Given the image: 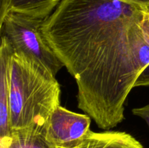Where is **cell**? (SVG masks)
Masks as SVG:
<instances>
[{
    "label": "cell",
    "mask_w": 149,
    "mask_h": 148,
    "mask_svg": "<svg viewBox=\"0 0 149 148\" xmlns=\"http://www.w3.org/2000/svg\"><path fill=\"white\" fill-rule=\"evenodd\" d=\"M148 1L62 0L42 25L77 83L78 107L103 130L125 120L135 87L149 86V45L141 22Z\"/></svg>",
    "instance_id": "1"
},
{
    "label": "cell",
    "mask_w": 149,
    "mask_h": 148,
    "mask_svg": "<svg viewBox=\"0 0 149 148\" xmlns=\"http://www.w3.org/2000/svg\"><path fill=\"white\" fill-rule=\"evenodd\" d=\"M10 124L12 130L45 129L61 105V86L49 70L35 59L13 51L8 67Z\"/></svg>",
    "instance_id": "2"
},
{
    "label": "cell",
    "mask_w": 149,
    "mask_h": 148,
    "mask_svg": "<svg viewBox=\"0 0 149 148\" xmlns=\"http://www.w3.org/2000/svg\"><path fill=\"white\" fill-rule=\"evenodd\" d=\"M45 20L9 12L0 22V32L1 36L7 38L14 52L40 62L56 75L64 66L42 33V25Z\"/></svg>",
    "instance_id": "3"
},
{
    "label": "cell",
    "mask_w": 149,
    "mask_h": 148,
    "mask_svg": "<svg viewBox=\"0 0 149 148\" xmlns=\"http://www.w3.org/2000/svg\"><path fill=\"white\" fill-rule=\"evenodd\" d=\"M91 118L59 105L45 126L46 139L54 147H76L90 131Z\"/></svg>",
    "instance_id": "4"
},
{
    "label": "cell",
    "mask_w": 149,
    "mask_h": 148,
    "mask_svg": "<svg viewBox=\"0 0 149 148\" xmlns=\"http://www.w3.org/2000/svg\"><path fill=\"white\" fill-rule=\"evenodd\" d=\"M13 52L7 39L1 36L0 46V141L9 138L11 134L9 107L8 67Z\"/></svg>",
    "instance_id": "5"
},
{
    "label": "cell",
    "mask_w": 149,
    "mask_h": 148,
    "mask_svg": "<svg viewBox=\"0 0 149 148\" xmlns=\"http://www.w3.org/2000/svg\"><path fill=\"white\" fill-rule=\"evenodd\" d=\"M78 148H143L139 141L123 131H90Z\"/></svg>",
    "instance_id": "6"
},
{
    "label": "cell",
    "mask_w": 149,
    "mask_h": 148,
    "mask_svg": "<svg viewBox=\"0 0 149 148\" xmlns=\"http://www.w3.org/2000/svg\"><path fill=\"white\" fill-rule=\"evenodd\" d=\"M0 148H55L46 139L45 129L30 127L11 131L9 138L0 141Z\"/></svg>",
    "instance_id": "7"
},
{
    "label": "cell",
    "mask_w": 149,
    "mask_h": 148,
    "mask_svg": "<svg viewBox=\"0 0 149 148\" xmlns=\"http://www.w3.org/2000/svg\"><path fill=\"white\" fill-rule=\"evenodd\" d=\"M62 0H8L5 15L15 12L37 18L47 19ZM5 17V16H4Z\"/></svg>",
    "instance_id": "8"
},
{
    "label": "cell",
    "mask_w": 149,
    "mask_h": 148,
    "mask_svg": "<svg viewBox=\"0 0 149 148\" xmlns=\"http://www.w3.org/2000/svg\"><path fill=\"white\" fill-rule=\"evenodd\" d=\"M132 112L133 115L143 119L149 126V104L143 106V107L133 108L132 110Z\"/></svg>",
    "instance_id": "9"
},
{
    "label": "cell",
    "mask_w": 149,
    "mask_h": 148,
    "mask_svg": "<svg viewBox=\"0 0 149 148\" xmlns=\"http://www.w3.org/2000/svg\"><path fill=\"white\" fill-rule=\"evenodd\" d=\"M8 0H0V22L4 19Z\"/></svg>",
    "instance_id": "10"
},
{
    "label": "cell",
    "mask_w": 149,
    "mask_h": 148,
    "mask_svg": "<svg viewBox=\"0 0 149 148\" xmlns=\"http://www.w3.org/2000/svg\"><path fill=\"white\" fill-rule=\"evenodd\" d=\"M55 148H69V147H55ZM72 148H78V146L76 147H72Z\"/></svg>",
    "instance_id": "11"
},
{
    "label": "cell",
    "mask_w": 149,
    "mask_h": 148,
    "mask_svg": "<svg viewBox=\"0 0 149 148\" xmlns=\"http://www.w3.org/2000/svg\"><path fill=\"white\" fill-rule=\"evenodd\" d=\"M136 1H149V0H136Z\"/></svg>",
    "instance_id": "12"
}]
</instances>
